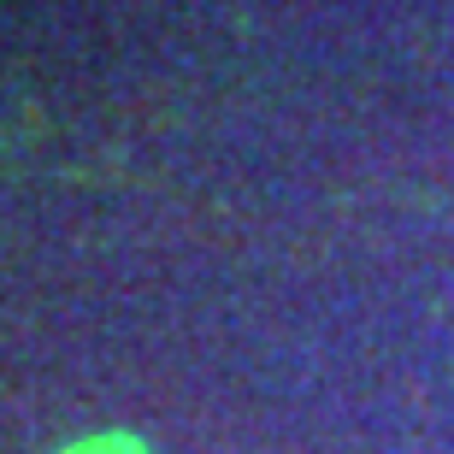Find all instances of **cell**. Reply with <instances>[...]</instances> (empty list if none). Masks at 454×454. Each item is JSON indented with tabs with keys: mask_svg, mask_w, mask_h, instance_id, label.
Segmentation results:
<instances>
[{
	"mask_svg": "<svg viewBox=\"0 0 454 454\" xmlns=\"http://www.w3.org/2000/svg\"><path fill=\"white\" fill-rule=\"evenodd\" d=\"M66 454H148L136 437H124V431H106V437H83V442H71Z\"/></svg>",
	"mask_w": 454,
	"mask_h": 454,
	"instance_id": "6da1fadb",
	"label": "cell"
}]
</instances>
